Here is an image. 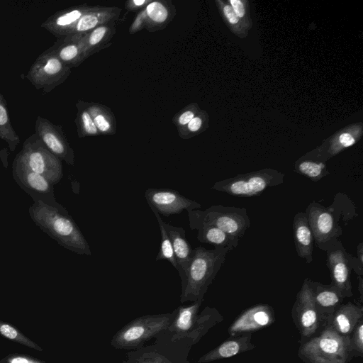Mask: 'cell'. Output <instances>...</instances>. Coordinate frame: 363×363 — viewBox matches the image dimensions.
<instances>
[{
	"label": "cell",
	"mask_w": 363,
	"mask_h": 363,
	"mask_svg": "<svg viewBox=\"0 0 363 363\" xmlns=\"http://www.w3.org/2000/svg\"><path fill=\"white\" fill-rule=\"evenodd\" d=\"M298 357L304 363H350L354 358L350 336H342L328 325L300 344Z\"/></svg>",
	"instance_id": "cell-3"
},
{
	"label": "cell",
	"mask_w": 363,
	"mask_h": 363,
	"mask_svg": "<svg viewBox=\"0 0 363 363\" xmlns=\"http://www.w3.org/2000/svg\"><path fill=\"white\" fill-rule=\"evenodd\" d=\"M229 251L228 248L223 247L207 250L199 246L193 249L185 279L182 283V303L203 301L208 286L223 266Z\"/></svg>",
	"instance_id": "cell-2"
},
{
	"label": "cell",
	"mask_w": 363,
	"mask_h": 363,
	"mask_svg": "<svg viewBox=\"0 0 363 363\" xmlns=\"http://www.w3.org/2000/svg\"><path fill=\"white\" fill-rule=\"evenodd\" d=\"M172 314L138 318L121 328L113 337L111 345L117 348L135 347L168 328Z\"/></svg>",
	"instance_id": "cell-7"
},
{
	"label": "cell",
	"mask_w": 363,
	"mask_h": 363,
	"mask_svg": "<svg viewBox=\"0 0 363 363\" xmlns=\"http://www.w3.org/2000/svg\"><path fill=\"white\" fill-rule=\"evenodd\" d=\"M327 267L331 275V284L337 289L343 298L353 296L351 284V264L350 255L340 240L333 242L325 250Z\"/></svg>",
	"instance_id": "cell-12"
},
{
	"label": "cell",
	"mask_w": 363,
	"mask_h": 363,
	"mask_svg": "<svg viewBox=\"0 0 363 363\" xmlns=\"http://www.w3.org/2000/svg\"><path fill=\"white\" fill-rule=\"evenodd\" d=\"M70 72L71 68L65 65L50 48L38 57L27 77L37 89L50 91L64 82Z\"/></svg>",
	"instance_id": "cell-9"
},
{
	"label": "cell",
	"mask_w": 363,
	"mask_h": 363,
	"mask_svg": "<svg viewBox=\"0 0 363 363\" xmlns=\"http://www.w3.org/2000/svg\"><path fill=\"white\" fill-rule=\"evenodd\" d=\"M354 137L350 133H344L339 136V146L340 149L350 147L354 145Z\"/></svg>",
	"instance_id": "cell-41"
},
{
	"label": "cell",
	"mask_w": 363,
	"mask_h": 363,
	"mask_svg": "<svg viewBox=\"0 0 363 363\" xmlns=\"http://www.w3.org/2000/svg\"><path fill=\"white\" fill-rule=\"evenodd\" d=\"M188 216L189 227L192 230H196L201 225H210L238 241L250 226V220L245 208L216 205L205 211H190Z\"/></svg>",
	"instance_id": "cell-4"
},
{
	"label": "cell",
	"mask_w": 363,
	"mask_h": 363,
	"mask_svg": "<svg viewBox=\"0 0 363 363\" xmlns=\"http://www.w3.org/2000/svg\"><path fill=\"white\" fill-rule=\"evenodd\" d=\"M0 363H47L30 356L11 354L0 359Z\"/></svg>",
	"instance_id": "cell-37"
},
{
	"label": "cell",
	"mask_w": 363,
	"mask_h": 363,
	"mask_svg": "<svg viewBox=\"0 0 363 363\" xmlns=\"http://www.w3.org/2000/svg\"><path fill=\"white\" fill-rule=\"evenodd\" d=\"M295 169L298 174L313 182H318L329 174L326 166L323 162L301 160L296 163Z\"/></svg>",
	"instance_id": "cell-31"
},
{
	"label": "cell",
	"mask_w": 363,
	"mask_h": 363,
	"mask_svg": "<svg viewBox=\"0 0 363 363\" xmlns=\"http://www.w3.org/2000/svg\"><path fill=\"white\" fill-rule=\"evenodd\" d=\"M89 7L86 4H83L58 11L44 22L42 26L56 36L68 35Z\"/></svg>",
	"instance_id": "cell-22"
},
{
	"label": "cell",
	"mask_w": 363,
	"mask_h": 363,
	"mask_svg": "<svg viewBox=\"0 0 363 363\" xmlns=\"http://www.w3.org/2000/svg\"><path fill=\"white\" fill-rule=\"evenodd\" d=\"M160 222L171 240L177 263V270L179 274L182 283L184 281L189 264L193 254V249L186 238L185 230L184 228L166 223L161 218Z\"/></svg>",
	"instance_id": "cell-20"
},
{
	"label": "cell",
	"mask_w": 363,
	"mask_h": 363,
	"mask_svg": "<svg viewBox=\"0 0 363 363\" xmlns=\"http://www.w3.org/2000/svg\"><path fill=\"white\" fill-rule=\"evenodd\" d=\"M16 158L30 170L47 178L54 185L62 178L61 160L45 147L36 133L26 140Z\"/></svg>",
	"instance_id": "cell-6"
},
{
	"label": "cell",
	"mask_w": 363,
	"mask_h": 363,
	"mask_svg": "<svg viewBox=\"0 0 363 363\" xmlns=\"http://www.w3.org/2000/svg\"><path fill=\"white\" fill-rule=\"evenodd\" d=\"M0 138L6 141L11 151H14L20 143L18 135L13 130L10 122L6 103L0 94Z\"/></svg>",
	"instance_id": "cell-30"
},
{
	"label": "cell",
	"mask_w": 363,
	"mask_h": 363,
	"mask_svg": "<svg viewBox=\"0 0 363 363\" xmlns=\"http://www.w3.org/2000/svg\"><path fill=\"white\" fill-rule=\"evenodd\" d=\"M284 174L272 169H264L216 182L212 189L238 197L260 195L267 188L284 182Z\"/></svg>",
	"instance_id": "cell-5"
},
{
	"label": "cell",
	"mask_w": 363,
	"mask_h": 363,
	"mask_svg": "<svg viewBox=\"0 0 363 363\" xmlns=\"http://www.w3.org/2000/svg\"><path fill=\"white\" fill-rule=\"evenodd\" d=\"M252 333H245L230 337L223 343L203 355L199 363H208L216 360L233 357L237 354L254 350Z\"/></svg>",
	"instance_id": "cell-18"
},
{
	"label": "cell",
	"mask_w": 363,
	"mask_h": 363,
	"mask_svg": "<svg viewBox=\"0 0 363 363\" xmlns=\"http://www.w3.org/2000/svg\"><path fill=\"white\" fill-rule=\"evenodd\" d=\"M350 342L354 357H363V318H361L350 335Z\"/></svg>",
	"instance_id": "cell-36"
},
{
	"label": "cell",
	"mask_w": 363,
	"mask_h": 363,
	"mask_svg": "<svg viewBox=\"0 0 363 363\" xmlns=\"http://www.w3.org/2000/svg\"><path fill=\"white\" fill-rule=\"evenodd\" d=\"M84 105L100 135H114L116 121L112 111L106 106L96 102H85Z\"/></svg>",
	"instance_id": "cell-27"
},
{
	"label": "cell",
	"mask_w": 363,
	"mask_h": 363,
	"mask_svg": "<svg viewBox=\"0 0 363 363\" xmlns=\"http://www.w3.org/2000/svg\"><path fill=\"white\" fill-rule=\"evenodd\" d=\"M157 218L161 233V242L160 251L156 256V260H167L171 264L177 269V263L175 258L173 246L170 238H169L164 228L160 222V216L155 210H152Z\"/></svg>",
	"instance_id": "cell-33"
},
{
	"label": "cell",
	"mask_w": 363,
	"mask_h": 363,
	"mask_svg": "<svg viewBox=\"0 0 363 363\" xmlns=\"http://www.w3.org/2000/svg\"><path fill=\"white\" fill-rule=\"evenodd\" d=\"M311 279L306 278L296 296L291 309V317L300 335V344L315 336L323 328L320 314L315 306Z\"/></svg>",
	"instance_id": "cell-8"
},
{
	"label": "cell",
	"mask_w": 363,
	"mask_h": 363,
	"mask_svg": "<svg viewBox=\"0 0 363 363\" xmlns=\"http://www.w3.org/2000/svg\"><path fill=\"white\" fill-rule=\"evenodd\" d=\"M116 22L99 26L85 33L83 43L84 56L86 58L110 46L116 32Z\"/></svg>",
	"instance_id": "cell-26"
},
{
	"label": "cell",
	"mask_w": 363,
	"mask_h": 363,
	"mask_svg": "<svg viewBox=\"0 0 363 363\" xmlns=\"http://www.w3.org/2000/svg\"><path fill=\"white\" fill-rule=\"evenodd\" d=\"M145 29L156 32L164 29L174 18L177 10L171 0H152L144 8Z\"/></svg>",
	"instance_id": "cell-21"
},
{
	"label": "cell",
	"mask_w": 363,
	"mask_h": 363,
	"mask_svg": "<svg viewBox=\"0 0 363 363\" xmlns=\"http://www.w3.org/2000/svg\"><path fill=\"white\" fill-rule=\"evenodd\" d=\"M121 9L117 6H89L70 31L71 34L86 33L95 28L116 22Z\"/></svg>",
	"instance_id": "cell-17"
},
{
	"label": "cell",
	"mask_w": 363,
	"mask_h": 363,
	"mask_svg": "<svg viewBox=\"0 0 363 363\" xmlns=\"http://www.w3.org/2000/svg\"><path fill=\"white\" fill-rule=\"evenodd\" d=\"M294 240L296 252L307 264L313 261V235L306 213L298 212L293 221Z\"/></svg>",
	"instance_id": "cell-24"
},
{
	"label": "cell",
	"mask_w": 363,
	"mask_h": 363,
	"mask_svg": "<svg viewBox=\"0 0 363 363\" xmlns=\"http://www.w3.org/2000/svg\"><path fill=\"white\" fill-rule=\"evenodd\" d=\"M200 111L197 103H191L182 108L173 116L172 123L177 127V129H179L186 125Z\"/></svg>",
	"instance_id": "cell-35"
},
{
	"label": "cell",
	"mask_w": 363,
	"mask_h": 363,
	"mask_svg": "<svg viewBox=\"0 0 363 363\" xmlns=\"http://www.w3.org/2000/svg\"><path fill=\"white\" fill-rule=\"evenodd\" d=\"M152 0H128L125 3V9L129 11H140L151 1Z\"/></svg>",
	"instance_id": "cell-39"
},
{
	"label": "cell",
	"mask_w": 363,
	"mask_h": 363,
	"mask_svg": "<svg viewBox=\"0 0 363 363\" xmlns=\"http://www.w3.org/2000/svg\"><path fill=\"white\" fill-rule=\"evenodd\" d=\"M144 28H145V14L143 9L137 13L129 28L128 32L130 35H133Z\"/></svg>",
	"instance_id": "cell-38"
},
{
	"label": "cell",
	"mask_w": 363,
	"mask_h": 363,
	"mask_svg": "<svg viewBox=\"0 0 363 363\" xmlns=\"http://www.w3.org/2000/svg\"><path fill=\"white\" fill-rule=\"evenodd\" d=\"M0 158L4 166V167H7L8 166V152L6 149H4L2 150H0Z\"/></svg>",
	"instance_id": "cell-43"
},
{
	"label": "cell",
	"mask_w": 363,
	"mask_h": 363,
	"mask_svg": "<svg viewBox=\"0 0 363 363\" xmlns=\"http://www.w3.org/2000/svg\"><path fill=\"white\" fill-rule=\"evenodd\" d=\"M203 301H197L187 306H180L174 311L176 317L167 329L175 333L177 336L184 337V335L193 333L195 342L198 341L196 329L199 326V318L197 316L199 309Z\"/></svg>",
	"instance_id": "cell-25"
},
{
	"label": "cell",
	"mask_w": 363,
	"mask_h": 363,
	"mask_svg": "<svg viewBox=\"0 0 363 363\" xmlns=\"http://www.w3.org/2000/svg\"><path fill=\"white\" fill-rule=\"evenodd\" d=\"M196 230H198L196 238L203 243L211 244L215 247H227L230 251L235 248L239 242L223 230L213 225H201Z\"/></svg>",
	"instance_id": "cell-28"
},
{
	"label": "cell",
	"mask_w": 363,
	"mask_h": 363,
	"mask_svg": "<svg viewBox=\"0 0 363 363\" xmlns=\"http://www.w3.org/2000/svg\"><path fill=\"white\" fill-rule=\"evenodd\" d=\"M358 280H359L358 291L360 294V298H359L360 301H360V303L362 304L363 302V278H362V276H358Z\"/></svg>",
	"instance_id": "cell-44"
},
{
	"label": "cell",
	"mask_w": 363,
	"mask_h": 363,
	"mask_svg": "<svg viewBox=\"0 0 363 363\" xmlns=\"http://www.w3.org/2000/svg\"><path fill=\"white\" fill-rule=\"evenodd\" d=\"M145 197L152 210L165 217L181 213L184 210L189 212L201 207L198 202L170 189H147Z\"/></svg>",
	"instance_id": "cell-13"
},
{
	"label": "cell",
	"mask_w": 363,
	"mask_h": 363,
	"mask_svg": "<svg viewBox=\"0 0 363 363\" xmlns=\"http://www.w3.org/2000/svg\"><path fill=\"white\" fill-rule=\"evenodd\" d=\"M142 363H164V362L162 361L157 360V359H155L145 360V362H143Z\"/></svg>",
	"instance_id": "cell-45"
},
{
	"label": "cell",
	"mask_w": 363,
	"mask_h": 363,
	"mask_svg": "<svg viewBox=\"0 0 363 363\" xmlns=\"http://www.w3.org/2000/svg\"><path fill=\"white\" fill-rule=\"evenodd\" d=\"M0 335L13 342L39 352L43 351L38 344L27 337L12 325L0 320Z\"/></svg>",
	"instance_id": "cell-32"
},
{
	"label": "cell",
	"mask_w": 363,
	"mask_h": 363,
	"mask_svg": "<svg viewBox=\"0 0 363 363\" xmlns=\"http://www.w3.org/2000/svg\"><path fill=\"white\" fill-rule=\"evenodd\" d=\"M77 109L75 123L79 138L96 136L100 135L94 123L93 118L85 107L84 101H78L76 104Z\"/></svg>",
	"instance_id": "cell-29"
},
{
	"label": "cell",
	"mask_w": 363,
	"mask_h": 363,
	"mask_svg": "<svg viewBox=\"0 0 363 363\" xmlns=\"http://www.w3.org/2000/svg\"><path fill=\"white\" fill-rule=\"evenodd\" d=\"M306 214L314 242L325 251L342 235V228L335 221L333 209L312 201L306 208Z\"/></svg>",
	"instance_id": "cell-10"
},
{
	"label": "cell",
	"mask_w": 363,
	"mask_h": 363,
	"mask_svg": "<svg viewBox=\"0 0 363 363\" xmlns=\"http://www.w3.org/2000/svg\"><path fill=\"white\" fill-rule=\"evenodd\" d=\"M85 33L62 37L51 48L58 58L69 68L78 67L85 60L84 38Z\"/></svg>",
	"instance_id": "cell-19"
},
{
	"label": "cell",
	"mask_w": 363,
	"mask_h": 363,
	"mask_svg": "<svg viewBox=\"0 0 363 363\" xmlns=\"http://www.w3.org/2000/svg\"><path fill=\"white\" fill-rule=\"evenodd\" d=\"M207 125L208 115L201 110L186 125L177 129L178 135L182 139H189L203 132Z\"/></svg>",
	"instance_id": "cell-34"
},
{
	"label": "cell",
	"mask_w": 363,
	"mask_h": 363,
	"mask_svg": "<svg viewBox=\"0 0 363 363\" xmlns=\"http://www.w3.org/2000/svg\"><path fill=\"white\" fill-rule=\"evenodd\" d=\"M13 177L33 202L41 201L54 207H62L55 198L54 184L41 174L30 170L16 158L12 165Z\"/></svg>",
	"instance_id": "cell-11"
},
{
	"label": "cell",
	"mask_w": 363,
	"mask_h": 363,
	"mask_svg": "<svg viewBox=\"0 0 363 363\" xmlns=\"http://www.w3.org/2000/svg\"><path fill=\"white\" fill-rule=\"evenodd\" d=\"M311 285L314 302L323 325L324 320L342 303L344 298L331 283L325 285L311 280Z\"/></svg>",
	"instance_id": "cell-23"
},
{
	"label": "cell",
	"mask_w": 363,
	"mask_h": 363,
	"mask_svg": "<svg viewBox=\"0 0 363 363\" xmlns=\"http://www.w3.org/2000/svg\"><path fill=\"white\" fill-rule=\"evenodd\" d=\"M35 131L38 138L54 155L68 164L74 165V151L60 126L38 116L35 122Z\"/></svg>",
	"instance_id": "cell-15"
},
{
	"label": "cell",
	"mask_w": 363,
	"mask_h": 363,
	"mask_svg": "<svg viewBox=\"0 0 363 363\" xmlns=\"http://www.w3.org/2000/svg\"><path fill=\"white\" fill-rule=\"evenodd\" d=\"M363 318V306L348 301L342 303L323 322V327L328 325L342 336H350L358 321Z\"/></svg>",
	"instance_id": "cell-16"
},
{
	"label": "cell",
	"mask_w": 363,
	"mask_h": 363,
	"mask_svg": "<svg viewBox=\"0 0 363 363\" xmlns=\"http://www.w3.org/2000/svg\"><path fill=\"white\" fill-rule=\"evenodd\" d=\"M28 213L35 225L63 247L79 255H91L84 235L64 206L35 201Z\"/></svg>",
	"instance_id": "cell-1"
},
{
	"label": "cell",
	"mask_w": 363,
	"mask_h": 363,
	"mask_svg": "<svg viewBox=\"0 0 363 363\" xmlns=\"http://www.w3.org/2000/svg\"><path fill=\"white\" fill-rule=\"evenodd\" d=\"M230 4L233 10L237 15V16L240 18H242L245 16V11L244 8V4L242 1L240 0H230Z\"/></svg>",
	"instance_id": "cell-42"
},
{
	"label": "cell",
	"mask_w": 363,
	"mask_h": 363,
	"mask_svg": "<svg viewBox=\"0 0 363 363\" xmlns=\"http://www.w3.org/2000/svg\"><path fill=\"white\" fill-rule=\"evenodd\" d=\"M275 321L274 308L269 304L259 303L242 311L228 328L230 337L264 329Z\"/></svg>",
	"instance_id": "cell-14"
},
{
	"label": "cell",
	"mask_w": 363,
	"mask_h": 363,
	"mask_svg": "<svg viewBox=\"0 0 363 363\" xmlns=\"http://www.w3.org/2000/svg\"><path fill=\"white\" fill-rule=\"evenodd\" d=\"M223 13L229 23L231 24H236L239 22V18L237 16L232 7L225 4L222 8Z\"/></svg>",
	"instance_id": "cell-40"
}]
</instances>
